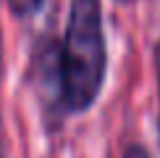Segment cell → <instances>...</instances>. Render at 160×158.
Instances as JSON below:
<instances>
[{"mask_svg": "<svg viewBox=\"0 0 160 158\" xmlns=\"http://www.w3.org/2000/svg\"><path fill=\"white\" fill-rule=\"evenodd\" d=\"M29 79L48 127L97 103L108 79L102 0H68L63 34H42L32 48Z\"/></svg>", "mask_w": 160, "mask_h": 158, "instance_id": "1", "label": "cell"}, {"mask_svg": "<svg viewBox=\"0 0 160 158\" xmlns=\"http://www.w3.org/2000/svg\"><path fill=\"white\" fill-rule=\"evenodd\" d=\"M5 3H8V11L16 18H32L45 8L48 0H5Z\"/></svg>", "mask_w": 160, "mask_h": 158, "instance_id": "2", "label": "cell"}, {"mask_svg": "<svg viewBox=\"0 0 160 158\" xmlns=\"http://www.w3.org/2000/svg\"><path fill=\"white\" fill-rule=\"evenodd\" d=\"M152 63H155V87H158V137H160V40L152 45Z\"/></svg>", "mask_w": 160, "mask_h": 158, "instance_id": "3", "label": "cell"}, {"mask_svg": "<svg viewBox=\"0 0 160 158\" xmlns=\"http://www.w3.org/2000/svg\"><path fill=\"white\" fill-rule=\"evenodd\" d=\"M123 158H152V155H150V150L144 148V145H139V142H131L129 148L123 150Z\"/></svg>", "mask_w": 160, "mask_h": 158, "instance_id": "4", "label": "cell"}, {"mask_svg": "<svg viewBox=\"0 0 160 158\" xmlns=\"http://www.w3.org/2000/svg\"><path fill=\"white\" fill-rule=\"evenodd\" d=\"M0 158H5V132H3V116H0Z\"/></svg>", "mask_w": 160, "mask_h": 158, "instance_id": "5", "label": "cell"}, {"mask_svg": "<svg viewBox=\"0 0 160 158\" xmlns=\"http://www.w3.org/2000/svg\"><path fill=\"white\" fill-rule=\"evenodd\" d=\"M3 66L5 61H3V32H0V76H3Z\"/></svg>", "mask_w": 160, "mask_h": 158, "instance_id": "6", "label": "cell"}, {"mask_svg": "<svg viewBox=\"0 0 160 158\" xmlns=\"http://www.w3.org/2000/svg\"><path fill=\"white\" fill-rule=\"evenodd\" d=\"M113 3H116V5H123V8H129V5H134L137 0H113Z\"/></svg>", "mask_w": 160, "mask_h": 158, "instance_id": "7", "label": "cell"}]
</instances>
